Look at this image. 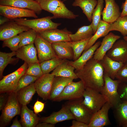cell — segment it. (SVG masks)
Masks as SVG:
<instances>
[{
	"label": "cell",
	"instance_id": "cell-37",
	"mask_svg": "<svg viewBox=\"0 0 127 127\" xmlns=\"http://www.w3.org/2000/svg\"><path fill=\"white\" fill-rule=\"evenodd\" d=\"M66 60L57 57L46 60L40 63L43 74L49 73Z\"/></svg>",
	"mask_w": 127,
	"mask_h": 127
},
{
	"label": "cell",
	"instance_id": "cell-4",
	"mask_svg": "<svg viewBox=\"0 0 127 127\" xmlns=\"http://www.w3.org/2000/svg\"><path fill=\"white\" fill-rule=\"evenodd\" d=\"M104 85L100 92L106 97L111 108L114 109L122 101L118 91L121 82L117 79H113L104 74Z\"/></svg>",
	"mask_w": 127,
	"mask_h": 127
},
{
	"label": "cell",
	"instance_id": "cell-42",
	"mask_svg": "<svg viewBox=\"0 0 127 127\" xmlns=\"http://www.w3.org/2000/svg\"><path fill=\"white\" fill-rule=\"evenodd\" d=\"M115 78L121 82L127 83V62L124 64L118 71Z\"/></svg>",
	"mask_w": 127,
	"mask_h": 127
},
{
	"label": "cell",
	"instance_id": "cell-51",
	"mask_svg": "<svg viewBox=\"0 0 127 127\" xmlns=\"http://www.w3.org/2000/svg\"><path fill=\"white\" fill-rule=\"evenodd\" d=\"M123 39L124 40L127 41V36H124Z\"/></svg>",
	"mask_w": 127,
	"mask_h": 127
},
{
	"label": "cell",
	"instance_id": "cell-5",
	"mask_svg": "<svg viewBox=\"0 0 127 127\" xmlns=\"http://www.w3.org/2000/svg\"><path fill=\"white\" fill-rule=\"evenodd\" d=\"M108 102L106 97L95 90L87 88L83 95V104L93 114L100 109Z\"/></svg>",
	"mask_w": 127,
	"mask_h": 127
},
{
	"label": "cell",
	"instance_id": "cell-24",
	"mask_svg": "<svg viewBox=\"0 0 127 127\" xmlns=\"http://www.w3.org/2000/svg\"><path fill=\"white\" fill-rule=\"evenodd\" d=\"M70 78L55 76L52 85L49 100L54 101L61 94L65 87L73 81Z\"/></svg>",
	"mask_w": 127,
	"mask_h": 127
},
{
	"label": "cell",
	"instance_id": "cell-16",
	"mask_svg": "<svg viewBox=\"0 0 127 127\" xmlns=\"http://www.w3.org/2000/svg\"><path fill=\"white\" fill-rule=\"evenodd\" d=\"M121 38L120 36L110 32L104 37L99 47L93 56L95 59L100 61L111 48L114 43Z\"/></svg>",
	"mask_w": 127,
	"mask_h": 127
},
{
	"label": "cell",
	"instance_id": "cell-44",
	"mask_svg": "<svg viewBox=\"0 0 127 127\" xmlns=\"http://www.w3.org/2000/svg\"><path fill=\"white\" fill-rule=\"evenodd\" d=\"M44 103L37 100L33 106L34 112L36 114L41 112L44 110Z\"/></svg>",
	"mask_w": 127,
	"mask_h": 127
},
{
	"label": "cell",
	"instance_id": "cell-25",
	"mask_svg": "<svg viewBox=\"0 0 127 127\" xmlns=\"http://www.w3.org/2000/svg\"><path fill=\"white\" fill-rule=\"evenodd\" d=\"M20 115L21 121L23 127H36L40 119L36 114L29 109L27 105L22 106Z\"/></svg>",
	"mask_w": 127,
	"mask_h": 127
},
{
	"label": "cell",
	"instance_id": "cell-3",
	"mask_svg": "<svg viewBox=\"0 0 127 127\" xmlns=\"http://www.w3.org/2000/svg\"><path fill=\"white\" fill-rule=\"evenodd\" d=\"M53 19L52 16H47L32 19L20 18L13 20L18 24L32 29L39 33L47 30L57 28L61 24L53 22L52 19Z\"/></svg>",
	"mask_w": 127,
	"mask_h": 127
},
{
	"label": "cell",
	"instance_id": "cell-49",
	"mask_svg": "<svg viewBox=\"0 0 127 127\" xmlns=\"http://www.w3.org/2000/svg\"><path fill=\"white\" fill-rule=\"evenodd\" d=\"M20 122L18 121L17 117L13 121L11 127H22Z\"/></svg>",
	"mask_w": 127,
	"mask_h": 127
},
{
	"label": "cell",
	"instance_id": "cell-46",
	"mask_svg": "<svg viewBox=\"0 0 127 127\" xmlns=\"http://www.w3.org/2000/svg\"><path fill=\"white\" fill-rule=\"evenodd\" d=\"M6 102V96L4 94H1L0 96V111L2 110L4 107Z\"/></svg>",
	"mask_w": 127,
	"mask_h": 127
},
{
	"label": "cell",
	"instance_id": "cell-52",
	"mask_svg": "<svg viewBox=\"0 0 127 127\" xmlns=\"http://www.w3.org/2000/svg\"><path fill=\"white\" fill-rule=\"evenodd\" d=\"M123 127H127V123L125 124Z\"/></svg>",
	"mask_w": 127,
	"mask_h": 127
},
{
	"label": "cell",
	"instance_id": "cell-45",
	"mask_svg": "<svg viewBox=\"0 0 127 127\" xmlns=\"http://www.w3.org/2000/svg\"><path fill=\"white\" fill-rule=\"evenodd\" d=\"M70 127H88V125L83 122L73 120L72 121V125Z\"/></svg>",
	"mask_w": 127,
	"mask_h": 127
},
{
	"label": "cell",
	"instance_id": "cell-50",
	"mask_svg": "<svg viewBox=\"0 0 127 127\" xmlns=\"http://www.w3.org/2000/svg\"><path fill=\"white\" fill-rule=\"evenodd\" d=\"M10 19L5 17L4 18H0V24L1 25L5 23L8 22L10 20Z\"/></svg>",
	"mask_w": 127,
	"mask_h": 127
},
{
	"label": "cell",
	"instance_id": "cell-28",
	"mask_svg": "<svg viewBox=\"0 0 127 127\" xmlns=\"http://www.w3.org/2000/svg\"><path fill=\"white\" fill-rule=\"evenodd\" d=\"M97 3L96 0H74L72 5L74 6L79 7L88 20L91 22L92 13Z\"/></svg>",
	"mask_w": 127,
	"mask_h": 127
},
{
	"label": "cell",
	"instance_id": "cell-34",
	"mask_svg": "<svg viewBox=\"0 0 127 127\" xmlns=\"http://www.w3.org/2000/svg\"><path fill=\"white\" fill-rule=\"evenodd\" d=\"M91 37L85 40L77 41H66L68 45L73 50L74 57L73 60V61L76 60L80 56Z\"/></svg>",
	"mask_w": 127,
	"mask_h": 127
},
{
	"label": "cell",
	"instance_id": "cell-40",
	"mask_svg": "<svg viewBox=\"0 0 127 127\" xmlns=\"http://www.w3.org/2000/svg\"><path fill=\"white\" fill-rule=\"evenodd\" d=\"M20 37L19 35L3 41L2 47L8 48L12 51L16 52L19 48Z\"/></svg>",
	"mask_w": 127,
	"mask_h": 127
},
{
	"label": "cell",
	"instance_id": "cell-26",
	"mask_svg": "<svg viewBox=\"0 0 127 127\" xmlns=\"http://www.w3.org/2000/svg\"><path fill=\"white\" fill-rule=\"evenodd\" d=\"M52 44L57 57L64 59H73V50L66 41L54 42Z\"/></svg>",
	"mask_w": 127,
	"mask_h": 127
},
{
	"label": "cell",
	"instance_id": "cell-35",
	"mask_svg": "<svg viewBox=\"0 0 127 127\" xmlns=\"http://www.w3.org/2000/svg\"><path fill=\"white\" fill-rule=\"evenodd\" d=\"M109 32L116 31L119 32L123 36H127V15L120 17L114 22L110 24Z\"/></svg>",
	"mask_w": 127,
	"mask_h": 127
},
{
	"label": "cell",
	"instance_id": "cell-22",
	"mask_svg": "<svg viewBox=\"0 0 127 127\" xmlns=\"http://www.w3.org/2000/svg\"><path fill=\"white\" fill-rule=\"evenodd\" d=\"M104 70V74L114 79L118 71L124 64L114 60L106 54L100 61Z\"/></svg>",
	"mask_w": 127,
	"mask_h": 127
},
{
	"label": "cell",
	"instance_id": "cell-27",
	"mask_svg": "<svg viewBox=\"0 0 127 127\" xmlns=\"http://www.w3.org/2000/svg\"><path fill=\"white\" fill-rule=\"evenodd\" d=\"M67 60L60 64L51 73L55 76H60L77 79L78 77L74 72L75 68L68 63Z\"/></svg>",
	"mask_w": 127,
	"mask_h": 127
},
{
	"label": "cell",
	"instance_id": "cell-33",
	"mask_svg": "<svg viewBox=\"0 0 127 127\" xmlns=\"http://www.w3.org/2000/svg\"><path fill=\"white\" fill-rule=\"evenodd\" d=\"M16 52L12 51L9 53L0 52V77H3L4 71L7 66L9 64H16L18 62L19 58H13L16 56Z\"/></svg>",
	"mask_w": 127,
	"mask_h": 127
},
{
	"label": "cell",
	"instance_id": "cell-17",
	"mask_svg": "<svg viewBox=\"0 0 127 127\" xmlns=\"http://www.w3.org/2000/svg\"><path fill=\"white\" fill-rule=\"evenodd\" d=\"M30 28L20 25L15 21L2 25L0 28V40L4 41Z\"/></svg>",
	"mask_w": 127,
	"mask_h": 127
},
{
	"label": "cell",
	"instance_id": "cell-12",
	"mask_svg": "<svg viewBox=\"0 0 127 127\" xmlns=\"http://www.w3.org/2000/svg\"><path fill=\"white\" fill-rule=\"evenodd\" d=\"M36 14L31 10L0 5V15L10 20L23 17L37 18L38 16Z\"/></svg>",
	"mask_w": 127,
	"mask_h": 127
},
{
	"label": "cell",
	"instance_id": "cell-41",
	"mask_svg": "<svg viewBox=\"0 0 127 127\" xmlns=\"http://www.w3.org/2000/svg\"><path fill=\"white\" fill-rule=\"evenodd\" d=\"M25 74L39 78L43 75L39 63H35L28 65Z\"/></svg>",
	"mask_w": 127,
	"mask_h": 127
},
{
	"label": "cell",
	"instance_id": "cell-21",
	"mask_svg": "<svg viewBox=\"0 0 127 127\" xmlns=\"http://www.w3.org/2000/svg\"><path fill=\"white\" fill-rule=\"evenodd\" d=\"M75 119L67 107L64 104L59 111L52 113L50 116L40 119L42 122H45L55 125L62 121Z\"/></svg>",
	"mask_w": 127,
	"mask_h": 127
},
{
	"label": "cell",
	"instance_id": "cell-8",
	"mask_svg": "<svg viewBox=\"0 0 127 127\" xmlns=\"http://www.w3.org/2000/svg\"><path fill=\"white\" fill-rule=\"evenodd\" d=\"M28 67L26 62L12 73L3 77L0 81L1 93L13 91L20 77L25 73Z\"/></svg>",
	"mask_w": 127,
	"mask_h": 127
},
{
	"label": "cell",
	"instance_id": "cell-38",
	"mask_svg": "<svg viewBox=\"0 0 127 127\" xmlns=\"http://www.w3.org/2000/svg\"><path fill=\"white\" fill-rule=\"evenodd\" d=\"M37 33L34 30L30 29L23 32L19 35L20 37L19 48L24 46L34 43Z\"/></svg>",
	"mask_w": 127,
	"mask_h": 127
},
{
	"label": "cell",
	"instance_id": "cell-30",
	"mask_svg": "<svg viewBox=\"0 0 127 127\" xmlns=\"http://www.w3.org/2000/svg\"><path fill=\"white\" fill-rule=\"evenodd\" d=\"M110 24L103 20L100 21L97 30L89 40L83 52L85 51L92 46L99 38L104 37L108 34Z\"/></svg>",
	"mask_w": 127,
	"mask_h": 127
},
{
	"label": "cell",
	"instance_id": "cell-15",
	"mask_svg": "<svg viewBox=\"0 0 127 127\" xmlns=\"http://www.w3.org/2000/svg\"><path fill=\"white\" fill-rule=\"evenodd\" d=\"M111 106L107 102L101 108L93 115L88 127H103L110 123L108 112Z\"/></svg>",
	"mask_w": 127,
	"mask_h": 127
},
{
	"label": "cell",
	"instance_id": "cell-13",
	"mask_svg": "<svg viewBox=\"0 0 127 127\" xmlns=\"http://www.w3.org/2000/svg\"><path fill=\"white\" fill-rule=\"evenodd\" d=\"M106 55L112 60L123 64L127 62V41L118 40L114 44Z\"/></svg>",
	"mask_w": 127,
	"mask_h": 127
},
{
	"label": "cell",
	"instance_id": "cell-39",
	"mask_svg": "<svg viewBox=\"0 0 127 127\" xmlns=\"http://www.w3.org/2000/svg\"><path fill=\"white\" fill-rule=\"evenodd\" d=\"M39 78L25 74L20 79L13 92L16 93L22 89L34 83Z\"/></svg>",
	"mask_w": 127,
	"mask_h": 127
},
{
	"label": "cell",
	"instance_id": "cell-19",
	"mask_svg": "<svg viewBox=\"0 0 127 127\" xmlns=\"http://www.w3.org/2000/svg\"><path fill=\"white\" fill-rule=\"evenodd\" d=\"M105 7L102 11L103 20L109 24L112 23L119 17L121 12L115 0H105Z\"/></svg>",
	"mask_w": 127,
	"mask_h": 127
},
{
	"label": "cell",
	"instance_id": "cell-31",
	"mask_svg": "<svg viewBox=\"0 0 127 127\" xmlns=\"http://www.w3.org/2000/svg\"><path fill=\"white\" fill-rule=\"evenodd\" d=\"M114 109L115 119L119 126L123 127L127 123V101L122 100Z\"/></svg>",
	"mask_w": 127,
	"mask_h": 127
},
{
	"label": "cell",
	"instance_id": "cell-47",
	"mask_svg": "<svg viewBox=\"0 0 127 127\" xmlns=\"http://www.w3.org/2000/svg\"><path fill=\"white\" fill-rule=\"evenodd\" d=\"M121 8L122 10L120 17L127 15V0H125V2L123 3Z\"/></svg>",
	"mask_w": 127,
	"mask_h": 127
},
{
	"label": "cell",
	"instance_id": "cell-14",
	"mask_svg": "<svg viewBox=\"0 0 127 127\" xmlns=\"http://www.w3.org/2000/svg\"><path fill=\"white\" fill-rule=\"evenodd\" d=\"M39 34L45 40L51 44L60 41H71L69 35L72 33L65 28L48 30Z\"/></svg>",
	"mask_w": 127,
	"mask_h": 127
},
{
	"label": "cell",
	"instance_id": "cell-32",
	"mask_svg": "<svg viewBox=\"0 0 127 127\" xmlns=\"http://www.w3.org/2000/svg\"><path fill=\"white\" fill-rule=\"evenodd\" d=\"M93 34V30L91 24L81 27L75 34H70L69 36L71 41H76L87 39L91 37Z\"/></svg>",
	"mask_w": 127,
	"mask_h": 127
},
{
	"label": "cell",
	"instance_id": "cell-48",
	"mask_svg": "<svg viewBox=\"0 0 127 127\" xmlns=\"http://www.w3.org/2000/svg\"><path fill=\"white\" fill-rule=\"evenodd\" d=\"M55 125L45 122L42 123L38 124L36 126L37 127H54Z\"/></svg>",
	"mask_w": 127,
	"mask_h": 127
},
{
	"label": "cell",
	"instance_id": "cell-53",
	"mask_svg": "<svg viewBox=\"0 0 127 127\" xmlns=\"http://www.w3.org/2000/svg\"></svg>",
	"mask_w": 127,
	"mask_h": 127
},
{
	"label": "cell",
	"instance_id": "cell-43",
	"mask_svg": "<svg viewBox=\"0 0 127 127\" xmlns=\"http://www.w3.org/2000/svg\"><path fill=\"white\" fill-rule=\"evenodd\" d=\"M118 91L121 100L127 101V83L121 82L118 87Z\"/></svg>",
	"mask_w": 127,
	"mask_h": 127
},
{
	"label": "cell",
	"instance_id": "cell-2",
	"mask_svg": "<svg viewBox=\"0 0 127 127\" xmlns=\"http://www.w3.org/2000/svg\"><path fill=\"white\" fill-rule=\"evenodd\" d=\"M39 3L42 10L53 15V19L63 18L74 19L78 15L69 10L60 0H36Z\"/></svg>",
	"mask_w": 127,
	"mask_h": 127
},
{
	"label": "cell",
	"instance_id": "cell-7",
	"mask_svg": "<svg viewBox=\"0 0 127 127\" xmlns=\"http://www.w3.org/2000/svg\"><path fill=\"white\" fill-rule=\"evenodd\" d=\"M19 103L16 93H10L0 117V126L6 125L16 116L21 113Z\"/></svg>",
	"mask_w": 127,
	"mask_h": 127
},
{
	"label": "cell",
	"instance_id": "cell-11",
	"mask_svg": "<svg viewBox=\"0 0 127 127\" xmlns=\"http://www.w3.org/2000/svg\"><path fill=\"white\" fill-rule=\"evenodd\" d=\"M55 77L52 73L44 74L34 82L36 91L43 100H49Z\"/></svg>",
	"mask_w": 127,
	"mask_h": 127
},
{
	"label": "cell",
	"instance_id": "cell-23",
	"mask_svg": "<svg viewBox=\"0 0 127 127\" xmlns=\"http://www.w3.org/2000/svg\"><path fill=\"white\" fill-rule=\"evenodd\" d=\"M101 44L100 41L97 42L87 51L83 52L82 55L77 60L69 61V64L73 66L76 70L81 69L93 57L95 52Z\"/></svg>",
	"mask_w": 127,
	"mask_h": 127
},
{
	"label": "cell",
	"instance_id": "cell-10",
	"mask_svg": "<svg viewBox=\"0 0 127 127\" xmlns=\"http://www.w3.org/2000/svg\"><path fill=\"white\" fill-rule=\"evenodd\" d=\"M34 43L40 63L57 57L52 44L43 38L39 33H37Z\"/></svg>",
	"mask_w": 127,
	"mask_h": 127
},
{
	"label": "cell",
	"instance_id": "cell-18",
	"mask_svg": "<svg viewBox=\"0 0 127 127\" xmlns=\"http://www.w3.org/2000/svg\"><path fill=\"white\" fill-rule=\"evenodd\" d=\"M0 4L31 10L38 15L40 14L42 10L36 0H0Z\"/></svg>",
	"mask_w": 127,
	"mask_h": 127
},
{
	"label": "cell",
	"instance_id": "cell-20",
	"mask_svg": "<svg viewBox=\"0 0 127 127\" xmlns=\"http://www.w3.org/2000/svg\"><path fill=\"white\" fill-rule=\"evenodd\" d=\"M16 57L24 61L28 65L39 63L37 56V51L33 43L23 46L16 52Z\"/></svg>",
	"mask_w": 127,
	"mask_h": 127
},
{
	"label": "cell",
	"instance_id": "cell-29",
	"mask_svg": "<svg viewBox=\"0 0 127 127\" xmlns=\"http://www.w3.org/2000/svg\"><path fill=\"white\" fill-rule=\"evenodd\" d=\"M36 92L34 83L16 93L19 103L22 106L27 105L31 100Z\"/></svg>",
	"mask_w": 127,
	"mask_h": 127
},
{
	"label": "cell",
	"instance_id": "cell-36",
	"mask_svg": "<svg viewBox=\"0 0 127 127\" xmlns=\"http://www.w3.org/2000/svg\"><path fill=\"white\" fill-rule=\"evenodd\" d=\"M104 2L103 0H97V4L92 13L91 24L93 30V34L96 32L98 25L101 20V16L103 7Z\"/></svg>",
	"mask_w": 127,
	"mask_h": 127
},
{
	"label": "cell",
	"instance_id": "cell-1",
	"mask_svg": "<svg viewBox=\"0 0 127 127\" xmlns=\"http://www.w3.org/2000/svg\"><path fill=\"white\" fill-rule=\"evenodd\" d=\"M75 72L83 82L85 89H91L100 92L104 83V70L100 61L92 57L83 68L75 70Z\"/></svg>",
	"mask_w": 127,
	"mask_h": 127
},
{
	"label": "cell",
	"instance_id": "cell-6",
	"mask_svg": "<svg viewBox=\"0 0 127 127\" xmlns=\"http://www.w3.org/2000/svg\"><path fill=\"white\" fill-rule=\"evenodd\" d=\"M83 97L68 100L64 105L74 116L75 120L88 125L93 114L83 104Z\"/></svg>",
	"mask_w": 127,
	"mask_h": 127
},
{
	"label": "cell",
	"instance_id": "cell-9",
	"mask_svg": "<svg viewBox=\"0 0 127 127\" xmlns=\"http://www.w3.org/2000/svg\"><path fill=\"white\" fill-rule=\"evenodd\" d=\"M85 88L81 80L77 82L73 81L67 85L54 101L60 102L64 100H72L81 98Z\"/></svg>",
	"mask_w": 127,
	"mask_h": 127
}]
</instances>
